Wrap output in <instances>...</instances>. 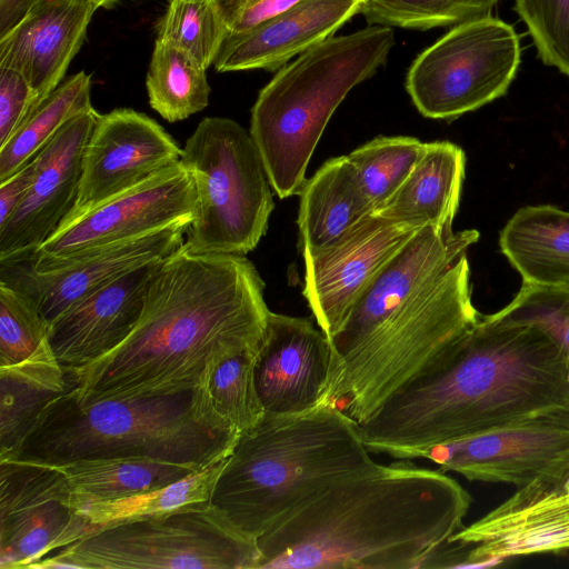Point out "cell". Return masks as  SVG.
<instances>
[{"label": "cell", "instance_id": "1", "mask_svg": "<svg viewBox=\"0 0 569 569\" xmlns=\"http://www.w3.org/2000/svg\"><path fill=\"white\" fill-rule=\"evenodd\" d=\"M264 282L239 254L183 244L158 261L141 317L99 360L67 372L81 401L174 395L206 386L224 359L258 349L270 310Z\"/></svg>", "mask_w": 569, "mask_h": 569}, {"label": "cell", "instance_id": "2", "mask_svg": "<svg viewBox=\"0 0 569 569\" xmlns=\"http://www.w3.org/2000/svg\"><path fill=\"white\" fill-rule=\"evenodd\" d=\"M551 410H569L562 352L539 328L489 315L359 428L370 452L412 460L436 445Z\"/></svg>", "mask_w": 569, "mask_h": 569}, {"label": "cell", "instance_id": "3", "mask_svg": "<svg viewBox=\"0 0 569 569\" xmlns=\"http://www.w3.org/2000/svg\"><path fill=\"white\" fill-rule=\"evenodd\" d=\"M471 496L408 459L342 479L257 539L258 569H420L463 527Z\"/></svg>", "mask_w": 569, "mask_h": 569}, {"label": "cell", "instance_id": "4", "mask_svg": "<svg viewBox=\"0 0 569 569\" xmlns=\"http://www.w3.org/2000/svg\"><path fill=\"white\" fill-rule=\"evenodd\" d=\"M239 431L217 413L207 387L174 395L83 402L71 390L51 400L0 459L61 466L147 457L200 471L230 456Z\"/></svg>", "mask_w": 569, "mask_h": 569}, {"label": "cell", "instance_id": "5", "mask_svg": "<svg viewBox=\"0 0 569 569\" xmlns=\"http://www.w3.org/2000/svg\"><path fill=\"white\" fill-rule=\"evenodd\" d=\"M376 462L359 423L332 403L266 412L240 433L209 502L258 539L331 485Z\"/></svg>", "mask_w": 569, "mask_h": 569}, {"label": "cell", "instance_id": "6", "mask_svg": "<svg viewBox=\"0 0 569 569\" xmlns=\"http://www.w3.org/2000/svg\"><path fill=\"white\" fill-rule=\"evenodd\" d=\"M395 43L388 26L332 36L279 69L260 90L249 132L280 199L300 193L331 116L356 86L386 63Z\"/></svg>", "mask_w": 569, "mask_h": 569}, {"label": "cell", "instance_id": "7", "mask_svg": "<svg viewBox=\"0 0 569 569\" xmlns=\"http://www.w3.org/2000/svg\"><path fill=\"white\" fill-rule=\"evenodd\" d=\"M480 317L463 256L362 340L330 355L321 402L365 422Z\"/></svg>", "mask_w": 569, "mask_h": 569}, {"label": "cell", "instance_id": "8", "mask_svg": "<svg viewBox=\"0 0 569 569\" xmlns=\"http://www.w3.org/2000/svg\"><path fill=\"white\" fill-rule=\"evenodd\" d=\"M192 173L197 213L183 247L193 253L252 251L274 208L271 184L250 132L224 117L203 118L180 159Z\"/></svg>", "mask_w": 569, "mask_h": 569}, {"label": "cell", "instance_id": "9", "mask_svg": "<svg viewBox=\"0 0 569 569\" xmlns=\"http://www.w3.org/2000/svg\"><path fill=\"white\" fill-rule=\"evenodd\" d=\"M257 539L210 502L110 526L53 550L31 569H258Z\"/></svg>", "mask_w": 569, "mask_h": 569}, {"label": "cell", "instance_id": "10", "mask_svg": "<svg viewBox=\"0 0 569 569\" xmlns=\"http://www.w3.org/2000/svg\"><path fill=\"white\" fill-rule=\"evenodd\" d=\"M519 63L517 32L489 14L453 26L419 53L406 89L423 117L452 120L506 94Z\"/></svg>", "mask_w": 569, "mask_h": 569}, {"label": "cell", "instance_id": "11", "mask_svg": "<svg viewBox=\"0 0 569 569\" xmlns=\"http://www.w3.org/2000/svg\"><path fill=\"white\" fill-rule=\"evenodd\" d=\"M449 542L463 551L456 552V567L569 550V448Z\"/></svg>", "mask_w": 569, "mask_h": 569}, {"label": "cell", "instance_id": "12", "mask_svg": "<svg viewBox=\"0 0 569 569\" xmlns=\"http://www.w3.org/2000/svg\"><path fill=\"white\" fill-rule=\"evenodd\" d=\"M197 192L180 162L83 211L70 213L27 262L36 271L114 242L192 222Z\"/></svg>", "mask_w": 569, "mask_h": 569}, {"label": "cell", "instance_id": "13", "mask_svg": "<svg viewBox=\"0 0 569 569\" xmlns=\"http://www.w3.org/2000/svg\"><path fill=\"white\" fill-rule=\"evenodd\" d=\"M74 496L56 466L0 459V569L30 568L77 540Z\"/></svg>", "mask_w": 569, "mask_h": 569}, {"label": "cell", "instance_id": "14", "mask_svg": "<svg viewBox=\"0 0 569 569\" xmlns=\"http://www.w3.org/2000/svg\"><path fill=\"white\" fill-rule=\"evenodd\" d=\"M567 448L569 410H551L436 445L416 459L429 460L470 481L519 488Z\"/></svg>", "mask_w": 569, "mask_h": 569}, {"label": "cell", "instance_id": "15", "mask_svg": "<svg viewBox=\"0 0 569 569\" xmlns=\"http://www.w3.org/2000/svg\"><path fill=\"white\" fill-rule=\"evenodd\" d=\"M420 228L371 213L335 244L302 251V295L329 340L340 331L380 268Z\"/></svg>", "mask_w": 569, "mask_h": 569}, {"label": "cell", "instance_id": "16", "mask_svg": "<svg viewBox=\"0 0 569 569\" xmlns=\"http://www.w3.org/2000/svg\"><path fill=\"white\" fill-rule=\"evenodd\" d=\"M99 117L94 108L73 117L34 157L32 182L0 227V264L32 259L73 209L83 152Z\"/></svg>", "mask_w": 569, "mask_h": 569}, {"label": "cell", "instance_id": "17", "mask_svg": "<svg viewBox=\"0 0 569 569\" xmlns=\"http://www.w3.org/2000/svg\"><path fill=\"white\" fill-rule=\"evenodd\" d=\"M181 154L182 148L146 113L119 108L100 114L83 152L78 197L70 213L138 186L180 162Z\"/></svg>", "mask_w": 569, "mask_h": 569}, {"label": "cell", "instance_id": "18", "mask_svg": "<svg viewBox=\"0 0 569 569\" xmlns=\"http://www.w3.org/2000/svg\"><path fill=\"white\" fill-rule=\"evenodd\" d=\"M479 239L477 230L421 227L380 268L362 292L340 331L330 341V355L356 345L393 312L438 279Z\"/></svg>", "mask_w": 569, "mask_h": 569}, {"label": "cell", "instance_id": "19", "mask_svg": "<svg viewBox=\"0 0 569 569\" xmlns=\"http://www.w3.org/2000/svg\"><path fill=\"white\" fill-rule=\"evenodd\" d=\"M330 341L313 322L270 311L256 356V383L266 412L306 411L321 402Z\"/></svg>", "mask_w": 569, "mask_h": 569}, {"label": "cell", "instance_id": "20", "mask_svg": "<svg viewBox=\"0 0 569 569\" xmlns=\"http://www.w3.org/2000/svg\"><path fill=\"white\" fill-rule=\"evenodd\" d=\"M158 261L133 269L88 293L48 327V343L71 372L117 348L138 323Z\"/></svg>", "mask_w": 569, "mask_h": 569}, {"label": "cell", "instance_id": "21", "mask_svg": "<svg viewBox=\"0 0 569 569\" xmlns=\"http://www.w3.org/2000/svg\"><path fill=\"white\" fill-rule=\"evenodd\" d=\"M190 224L180 222L142 237L103 246L61 261L44 271L33 270L26 261L28 267L21 268L23 272L20 281H9L19 284L33 297L49 326L88 293L133 269L174 252L183 244V236Z\"/></svg>", "mask_w": 569, "mask_h": 569}, {"label": "cell", "instance_id": "22", "mask_svg": "<svg viewBox=\"0 0 569 569\" xmlns=\"http://www.w3.org/2000/svg\"><path fill=\"white\" fill-rule=\"evenodd\" d=\"M100 7L98 0H40L0 38V68L19 71L40 103L62 82Z\"/></svg>", "mask_w": 569, "mask_h": 569}, {"label": "cell", "instance_id": "23", "mask_svg": "<svg viewBox=\"0 0 569 569\" xmlns=\"http://www.w3.org/2000/svg\"><path fill=\"white\" fill-rule=\"evenodd\" d=\"M363 0H305L242 33H228L214 60L218 72L276 71L360 13Z\"/></svg>", "mask_w": 569, "mask_h": 569}, {"label": "cell", "instance_id": "24", "mask_svg": "<svg viewBox=\"0 0 569 569\" xmlns=\"http://www.w3.org/2000/svg\"><path fill=\"white\" fill-rule=\"evenodd\" d=\"M463 150L449 141L425 143L413 169L373 214L393 222L452 228L465 178Z\"/></svg>", "mask_w": 569, "mask_h": 569}, {"label": "cell", "instance_id": "25", "mask_svg": "<svg viewBox=\"0 0 569 569\" xmlns=\"http://www.w3.org/2000/svg\"><path fill=\"white\" fill-rule=\"evenodd\" d=\"M299 196L297 223L302 251L335 244L373 211L347 156L326 161L306 180Z\"/></svg>", "mask_w": 569, "mask_h": 569}, {"label": "cell", "instance_id": "26", "mask_svg": "<svg viewBox=\"0 0 569 569\" xmlns=\"http://www.w3.org/2000/svg\"><path fill=\"white\" fill-rule=\"evenodd\" d=\"M499 244L523 283L569 286V211L523 207L501 230Z\"/></svg>", "mask_w": 569, "mask_h": 569}, {"label": "cell", "instance_id": "27", "mask_svg": "<svg viewBox=\"0 0 569 569\" xmlns=\"http://www.w3.org/2000/svg\"><path fill=\"white\" fill-rule=\"evenodd\" d=\"M72 387L47 339L21 362L0 367V457L18 446L51 400Z\"/></svg>", "mask_w": 569, "mask_h": 569}, {"label": "cell", "instance_id": "28", "mask_svg": "<svg viewBox=\"0 0 569 569\" xmlns=\"http://www.w3.org/2000/svg\"><path fill=\"white\" fill-rule=\"evenodd\" d=\"M56 467L66 476L77 509L154 490L197 472L189 466L147 457L89 459Z\"/></svg>", "mask_w": 569, "mask_h": 569}, {"label": "cell", "instance_id": "29", "mask_svg": "<svg viewBox=\"0 0 569 569\" xmlns=\"http://www.w3.org/2000/svg\"><path fill=\"white\" fill-rule=\"evenodd\" d=\"M227 459L154 490L118 500L84 503L76 511L81 522V538L110 526L209 502Z\"/></svg>", "mask_w": 569, "mask_h": 569}, {"label": "cell", "instance_id": "30", "mask_svg": "<svg viewBox=\"0 0 569 569\" xmlns=\"http://www.w3.org/2000/svg\"><path fill=\"white\" fill-rule=\"evenodd\" d=\"M92 108L89 74L80 71L63 80L0 147V182L33 160L70 119Z\"/></svg>", "mask_w": 569, "mask_h": 569}, {"label": "cell", "instance_id": "31", "mask_svg": "<svg viewBox=\"0 0 569 569\" xmlns=\"http://www.w3.org/2000/svg\"><path fill=\"white\" fill-rule=\"evenodd\" d=\"M146 87L150 107L169 122L203 110L211 91L204 69L180 49L159 40L154 42Z\"/></svg>", "mask_w": 569, "mask_h": 569}, {"label": "cell", "instance_id": "32", "mask_svg": "<svg viewBox=\"0 0 569 569\" xmlns=\"http://www.w3.org/2000/svg\"><path fill=\"white\" fill-rule=\"evenodd\" d=\"M425 143L413 137L380 136L347 154L372 210L402 184L420 158Z\"/></svg>", "mask_w": 569, "mask_h": 569}, {"label": "cell", "instance_id": "33", "mask_svg": "<svg viewBox=\"0 0 569 569\" xmlns=\"http://www.w3.org/2000/svg\"><path fill=\"white\" fill-rule=\"evenodd\" d=\"M227 34L216 0H169L156 40L180 49L207 70Z\"/></svg>", "mask_w": 569, "mask_h": 569}, {"label": "cell", "instance_id": "34", "mask_svg": "<svg viewBox=\"0 0 569 569\" xmlns=\"http://www.w3.org/2000/svg\"><path fill=\"white\" fill-rule=\"evenodd\" d=\"M258 349H249L222 360L210 373L206 387L214 410L242 433L266 415L254 375Z\"/></svg>", "mask_w": 569, "mask_h": 569}, {"label": "cell", "instance_id": "35", "mask_svg": "<svg viewBox=\"0 0 569 569\" xmlns=\"http://www.w3.org/2000/svg\"><path fill=\"white\" fill-rule=\"evenodd\" d=\"M499 0H363L360 14L373 26L427 30L489 16Z\"/></svg>", "mask_w": 569, "mask_h": 569}, {"label": "cell", "instance_id": "36", "mask_svg": "<svg viewBox=\"0 0 569 569\" xmlns=\"http://www.w3.org/2000/svg\"><path fill=\"white\" fill-rule=\"evenodd\" d=\"M48 323L33 297L17 283L0 282V367L30 357L47 339Z\"/></svg>", "mask_w": 569, "mask_h": 569}, {"label": "cell", "instance_id": "37", "mask_svg": "<svg viewBox=\"0 0 569 569\" xmlns=\"http://www.w3.org/2000/svg\"><path fill=\"white\" fill-rule=\"evenodd\" d=\"M492 315L542 330L562 352L569 373V286L523 283L513 300Z\"/></svg>", "mask_w": 569, "mask_h": 569}, {"label": "cell", "instance_id": "38", "mask_svg": "<svg viewBox=\"0 0 569 569\" xmlns=\"http://www.w3.org/2000/svg\"><path fill=\"white\" fill-rule=\"evenodd\" d=\"M539 59L569 78V0H515Z\"/></svg>", "mask_w": 569, "mask_h": 569}, {"label": "cell", "instance_id": "39", "mask_svg": "<svg viewBox=\"0 0 569 569\" xmlns=\"http://www.w3.org/2000/svg\"><path fill=\"white\" fill-rule=\"evenodd\" d=\"M38 104L37 92L19 71L0 68V147Z\"/></svg>", "mask_w": 569, "mask_h": 569}, {"label": "cell", "instance_id": "40", "mask_svg": "<svg viewBox=\"0 0 569 569\" xmlns=\"http://www.w3.org/2000/svg\"><path fill=\"white\" fill-rule=\"evenodd\" d=\"M305 0H216L228 33L249 31Z\"/></svg>", "mask_w": 569, "mask_h": 569}, {"label": "cell", "instance_id": "41", "mask_svg": "<svg viewBox=\"0 0 569 569\" xmlns=\"http://www.w3.org/2000/svg\"><path fill=\"white\" fill-rule=\"evenodd\" d=\"M34 173V159L7 180L0 182V227L13 213L27 193Z\"/></svg>", "mask_w": 569, "mask_h": 569}, {"label": "cell", "instance_id": "42", "mask_svg": "<svg viewBox=\"0 0 569 569\" xmlns=\"http://www.w3.org/2000/svg\"><path fill=\"white\" fill-rule=\"evenodd\" d=\"M40 0H0V38L12 30Z\"/></svg>", "mask_w": 569, "mask_h": 569}, {"label": "cell", "instance_id": "43", "mask_svg": "<svg viewBox=\"0 0 569 569\" xmlns=\"http://www.w3.org/2000/svg\"><path fill=\"white\" fill-rule=\"evenodd\" d=\"M101 2L102 7H109L110 4L114 3L117 0H98Z\"/></svg>", "mask_w": 569, "mask_h": 569}]
</instances>
